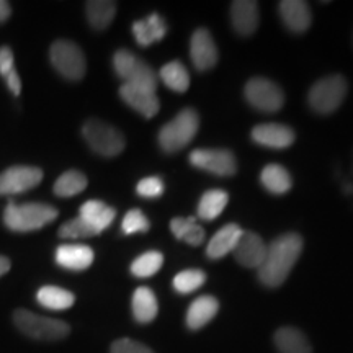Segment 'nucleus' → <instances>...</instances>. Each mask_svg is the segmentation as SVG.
I'll use <instances>...</instances> for the list:
<instances>
[{"instance_id":"f257e3e1","label":"nucleus","mask_w":353,"mask_h":353,"mask_svg":"<svg viewBox=\"0 0 353 353\" xmlns=\"http://www.w3.org/2000/svg\"><path fill=\"white\" fill-rule=\"evenodd\" d=\"M303 252V239L296 232H288L267 245V255L259 267V280L268 288H278L286 281Z\"/></svg>"},{"instance_id":"f03ea898","label":"nucleus","mask_w":353,"mask_h":353,"mask_svg":"<svg viewBox=\"0 0 353 353\" xmlns=\"http://www.w3.org/2000/svg\"><path fill=\"white\" fill-rule=\"evenodd\" d=\"M57 210L46 203H25L17 205L10 201L3 211V224L15 232L38 231L57 218Z\"/></svg>"},{"instance_id":"7ed1b4c3","label":"nucleus","mask_w":353,"mask_h":353,"mask_svg":"<svg viewBox=\"0 0 353 353\" xmlns=\"http://www.w3.org/2000/svg\"><path fill=\"white\" fill-rule=\"evenodd\" d=\"M200 128V118L193 108H185L159 131V144L165 152H179L192 143Z\"/></svg>"},{"instance_id":"20e7f679","label":"nucleus","mask_w":353,"mask_h":353,"mask_svg":"<svg viewBox=\"0 0 353 353\" xmlns=\"http://www.w3.org/2000/svg\"><path fill=\"white\" fill-rule=\"evenodd\" d=\"M13 322L21 332L34 339V341H63L70 332V327L64 321L38 316L32 311H26V309H17L13 312Z\"/></svg>"},{"instance_id":"39448f33","label":"nucleus","mask_w":353,"mask_h":353,"mask_svg":"<svg viewBox=\"0 0 353 353\" xmlns=\"http://www.w3.org/2000/svg\"><path fill=\"white\" fill-rule=\"evenodd\" d=\"M113 68L118 77H121L128 85L145 88L156 92L159 85V76L151 65L132 54L128 50H120L113 56Z\"/></svg>"},{"instance_id":"423d86ee","label":"nucleus","mask_w":353,"mask_h":353,"mask_svg":"<svg viewBox=\"0 0 353 353\" xmlns=\"http://www.w3.org/2000/svg\"><path fill=\"white\" fill-rule=\"evenodd\" d=\"M347 88L348 85L345 77L341 76V74L321 79L309 90V107L321 114L334 113L345 100Z\"/></svg>"},{"instance_id":"0eeeda50","label":"nucleus","mask_w":353,"mask_h":353,"mask_svg":"<svg viewBox=\"0 0 353 353\" xmlns=\"http://www.w3.org/2000/svg\"><path fill=\"white\" fill-rule=\"evenodd\" d=\"M82 136L92 151L103 157H114L125 149V138L117 128L100 120H88L82 126Z\"/></svg>"},{"instance_id":"6e6552de","label":"nucleus","mask_w":353,"mask_h":353,"mask_svg":"<svg viewBox=\"0 0 353 353\" xmlns=\"http://www.w3.org/2000/svg\"><path fill=\"white\" fill-rule=\"evenodd\" d=\"M51 64L68 81H81L85 76V56L76 43L68 39L54 41L50 51Z\"/></svg>"},{"instance_id":"1a4fd4ad","label":"nucleus","mask_w":353,"mask_h":353,"mask_svg":"<svg viewBox=\"0 0 353 353\" xmlns=\"http://www.w3.org/2000/svg\"><path fill=\"white\" fill-rule=\"evenodd\" d=\"M244 94L250 107L259 110V112L275 113L285 103L283 90L275 82L263 77L250 79L247 82Z\"/></svg>"},{"instance_id":"9d476101","label":"nucleus","mask_w":353,"mask_h":353,"mask_svg":"<svg viewBox=\"0 0 353 353\" xmlns=\"http://www.w3.org/2000/svg\"><path fill=\"white\" fill-rule=\"evenodd\" d=\"M190 164L218 176H232L237 172L236 156L229 149H196L190 154Z\"/></svg>"},{"instance_id":"9b49d317","label":"nucleus","mask_w":353,"mask_h":353,"mask_svg":"<svg viewBox=\"0 0 353 353\" xmlns=\"http://www.w3.org/2000/svg\"><path fill=\"white\" fill-rule=\"evenodd\" d=\"M43 180V170L38 167L15 165L0 174V195H17L38 187Z\"/></svg>"},{"instance_id":"f8f14e48","label":"nucleus","mask_w":353,"mask_h":353,"mask_svg":"<svg viewBox=\"0 0 353 353\" xmlns=\"http://www.w3.org/2000/svg\"><path fill=\"white\" fill-rule=\"evenodd\" d=\"M190 57H192L195 69L201 72L214 68L218 63V48H216L214 39L208 30L200 28L193 33L190 39Z\"/></svg>"},{"instance_id":"ddd939ff","label":"nucleus","mask_w":353,"mask_h":353,"mask_svg":"<svg viewBox=\"0 0 353 353\" xmlns=\"http://www.w3.org/2000/svg\"><path fill=\"white\" fill-rule=\"evenodd\" d=\"M234 259L245 268H257L263 263L267 255V245L262 237L255 232H242L239 242L232 250Z\"/></svg>"},{"instance_id":"4468645a","label":"nucleus","mask_w":353,"mask_h":353,"mask_svg":"<svg viewBox=\"0 0 353 353\" xmlns=\"http://www.w3.org/2000/svg\"><path fill=\"white\" fill-rule=\"evenodd\" d=\"M255 143L268 149H286L294 143V131L281 123H265L252 130Z\"/></svg>"},{"instance_id":"2eb2a0df","label":"nucleus","mask_w":353,"mask_h":353,"mask_svg":"<svg viewBox=\"0 0 353 353\" xmlns=\"http://www.w3.org/2000/svg\"><path fill=\"white\" fill-rule=\"evenodd\" d=\"M120 97L126 105H130L134 112L143 114L144 118H154L159 108H161L156 92L145 90V88L123 83L120 88Z\"/></svg>"},{"instance_id":"dca6fc26","label":"nucleus","mask_w":353,"mask_h":353,"mask_svg":"<svg viewBox=\"0 0 353 353\" xmlns=\"http://www.w3.org/2000/svg\"><path fill=\"white\" fill-rule=\"evenodd\" d=\"M94 250L83 244H63L56 250V262L65 270H87L94 263Z\"/></svg>"},{"instance_id":"f3484780","label":"nucleus","mask_w":353,"mask_h":353,"mask_svg":"<svg viewBox=\"0 0 353 353\" xmlns=\"http://www.w3.org/2000/svg\"><path fill=\"white\" fill-rule=\"evenodd\" d=\"M281 20L286 28L293 33H304L311 26L312 15L307 2L303 0H283L278 3Z\"/></svg>"},{"instance_id":"a211bd4d","label":"nucleus","mask_w":353,"mask_h":353,"mask_svg":"<svg viewBox=\"0 0 353 353\" xmlns=\"http://www.w3.org/2000/svg\"><path fill=\"white\" fill-rule=\"evenodd\" d=\"M231 21L234 30L242 37H250L259 28V3L252 0H236L231 3Z\"/></svg>"},{"instance_id":"6ab92c4d","label":"nucleus","mask_w":353,"mask_h":353,"mask_svg":"<svg viewBox=\"0 0 353 353\" xmlns=\"http://www.w3.org/2000/svg\"><path fill=\"white\" fill-rule=\"evenodd\" d=\"M242 228L237 226V224H226L224 228H221L218 232L211 237L208 242V247H206V255L210 259H223L224 255L231 254L234 247L237 245L241 236H242Z\"/></svg>"},{"instance_id":"aec40b11","label":"nucleus","mask_w":353,"mask_h":353,"mask_svg":"<svg viewBox=\"0 0 353 353\" xmlns=\"http://www.w3.org/2000/svg\"><path fill=\"white\" fill-rule=\"evenodd\" d=\"M167 33V23L157 13H152L148 19L138 20L132 23V34L139 46H151V44L161 41Z\"/></svg>"},{"instance_id":"412c9836","label":"nucleus","mask_w":353,"mask_h":353,"mask_svg":"<svg viewBox=\"0 0 353 353\" xmlns=\"http://www.w3.org/2000/svg\"><path fill=\"white\" fill-rule=\"evenodd\" d=\"M218 299L210 296V294H203V296L196 298L195 301L190 304L187 317H185L188 329L200 330L201 327H205V325L218 314Z\"/></svg>"},{"instance_id":"4be33fe9","label":"nucleus","mask_w":353,"mask_h":353,"mask_svg":"<svg viewBox=\"0 0 353 353\" xmlns=\"http://www.w3.org/2000/svg\"><path fill=\"white\" fill-rule=\"evenodd\" d=\"M117 211L107 203L99 200H88L81 206V218L90 226L97 234L105 231L113 223Z\"/></svg>"},{"instance_id":"5701e85b","label":"nucleus","mask_w":353,"mask_h":353,"mask_svg":"<svg viewBox=\"0 0 353 353\" xmlns=\"http://www.w3.org/2000/svg\"><path fill=\"white\" fill-rule=\"evenodd\" d=\"M159 304L156 294L148 286H139L132 294V316L141 324H149L156 319Z\"/></svg>"},{"instance_id":"b1692460","label":"nucleus","mask_w":353,"mask_h":353,"mask_svg":"<svg viewBox=\"0 0 353 353\" xmlns=\"http://www.w3.org/2000/svg\"><path fill=\"white\" fill-rule=\"evenodd\" d=\"M275 345L280 353H312L306 335L294 327L278 329L275 332Z\"/></svg>"},{"instance_id":"393cba45","label":"nucleus","mask_w":353,"mask_h":353,"mask_svg":"<svg viewBox=\"0 0 353 353\" xmlns=\"http://www.w3.org/2000/svg\"><path fill=\"white\" fill-rule=\"evenodd\" d=\"M260 182L273 195H283L293 187L290 172L280 164H268L260 174Z\"/></svg>"},{"instance_id":"a878e982","label":"nucleus","mask_w":353,"mask_h":353,"mask_svg":"<svg viewBox=\"0 0 353 353\" xmlns=\"http://www.w3.org/2000/svg\"><path fill=\"white\" fill-rule=\"evenodd\" d=\"M87 20L92 28L101 30L108 28L117 15V3L110 2V0H90L85 3Z\"/></svg>"},{"instance_id":"bb28decb","label":"nucleus","mask_w":353,"mask_h":353,"mask_svg":"<svg viewBox=\"0 0 353 353\" xmlns=\"http://www.w3.org/2000/svg\"><path fill=\"white\" fill-rule=\"evenodd\" d=\"M170 231L176 239L185 241L190 245H200L205 241V229L198 226L195 216L174 218L170 221Z\"/></svg>"},{"instance_id":"cd10ccee","label":"nucleus","mask_w":353,"mask_h":353,"mask_svg":"<svg viewBox=\"0 0 353 353\" xmlns=\"http://www.w3.org/2000/svg\"><path fill=\"white\" fill-rule=\"evenodd\" d=\"M37 299L41 306L52 309V311H64L76 303V296L59 286H43L38 290Z\"/></svg>"},{"instance_id":"c85d7f7f","label":"nucleus","mask_w":353,"mask_h":353,"mask_svg":"<svg viewBox=\"0 0 353 353\" xmlns=\"http://www.w3.org/2000/svg\"><path fill=\"white\" fill-rule=\"evenodd\" d=\"M229 196L224 190L213 188L208 190L198 203V216L205 221H213L223 213L228 206Z\"/></svg>"},{"instance_id":"c756f323","label":"nucleus","mask_w":353,"mask_h":353,"mask_svg":"<svg viewBox=\"0 0 353 353\" xmlns=\"http://www.w3.org/2000/svg\"><path fill=\"white\" fill-rule=\"evenodd\" d=\"M159 77L170 90L179 92V94L187 92L190 87V76L180 61H172V63L165 64L159 72Z\"/></svg>"},{"instance_id":"7c9ffc66","label":"nucleus","mask_w":353,"mask_h":353,"mask_svg":"<svg viewBox=\"0 0 353 353\" xmlns=\"http://www.w3.org/2000/svg\"><path fill=\"white\" fill-rule=\"evenodd\" d=\"M87 176L79 170L64 172L54 183V193L61 198L76 196L87 188Z\"/></svg>"},{"instance_id":"2f4dec72","label":"nucleus","mask_w":353,"mask_h":353,"mask_svg":"<svg viewBox=\"0 0 353 353\" xmlns=\"http://www.w3.org/2000/svg\"><path fill=\"white\" fill-rule=\"evenodd\" d=\"M162 263H164V255L161 252L156 250L145 252L131 263V273L138 278H149L161 270Z\"/></svg>"},{"instance_id":"473e14b6","label":"nucleus","mask_w":353,"mask_h":353,"mask_svg":"<svg viewBox=\"0 0 353 353\" xmlns=\"http://www.w3.org/2000/svg\"><path fill=\"white\" fill-rule=\"evenodd\" d=\"M205 281H206L205 272L183 270L180 272L179 275H175L172 285H174V290L176 293L188 294V293H193V291H196L198 288H201V286L205 285Z\"/></svg>"},{"instance_id":"72a5a7b5","label":"nucleus","mask_w":353,"mask_h":353,"mask_svg":"<svg viewBox=\"0 0 353 353\" xmlns=\"http://www.w3.org/2000/svg\"><path fill=\"white\" fill-rule=\"evenodd\" d=\"M97 232L83 221L81 216L74 218L64 223L59 228V237L61 239H87V237H94Z\"/></svg>"},{"instance_id":"f704fd0d","label":"nucleus","mask_w":353,"mask_h":353,"mask_svg":"<svg viewBox=\"0 0 353 353\" xmlns=\"http://www.w3.org/2000/svg\"><path fill=\"white\" fill-rule=\"evenodd\" d=\"M149 228H151L149 219L145 218L141 210L128 211L121 223V229L126 236H130V234H136V232H148Z\"/></svg>"},{"instance_id":"c9c22d12","label":"nucleus","mask_w":353,"mask_h":353,"mask_svg":"<svg viewBox=\"0 0 353 353\" xmlns=\"http://www.w3.org/2000/svg\"><path fill=\"white\" fill-rule=\"evenodd\" d=\"M138 195L144 198H159L164 193V182L159 176H145L138 183Z\"/></svg>"},{"instance_id":"e433bc0d","label":"nucleus","mask_w":353,"mask_h":353,"mask_svg":"<svg viewBox=\"0 0 353 353\" xmlns=\"http://www.w3.org/2000/svg\"><path fill=\"white\" fill-rule=\"evenodd\" d=\"M112 353H154V352L148 345L132 341V339H120V341L113 342Z\"/></svg>"},{"instance_id":"4c0bfd02","label":"nucleus","mask_w":353,"mask_h":353,"mask_svg":"<svg viewBox=\"0 0 353 353\" xmlns=\"http://www.w3.org/2000/svg\"><path fill=\"white\" fill-rule=\"evenodd\" d=\"M15 69V57L8 46H0V76L7 77Z\"/></svg>"},{"instance_id":"58836bf2","label":"nucleus","mask_w":353,"mask_h":353,"mask_svg":"<svg viewBox=\"0 0 353 353\" xmlns=\"http://www.w3.org/2000/svg\"><path fill=\"white\" fill-rule=\"evenodd\" d=\"M6 81H7L8 90H10L15 97H19L21 94V81H20V76L17 74L15 69L8 74V76L6 77Z\"/></svg>"},{"instance_id":"ea45409f","label":"nucleus","mask_w":353,"mask_h":353,"mask_svg":"<svg viewBox=\"0 0 353 353\" xmlns=\"http://www.w3.org/2000/svg\"><path fill=\"white\" fill-rule=\"evenodd\" d=\"M12 15V7L7 0H0V23H6Z\"/></svg>"},{"instance_id":"a19ab883","label":"nucleus","mask_w":353,"mask_h":353,"mask_svg":"<svg viewBox=\"0 0 353 353\" xmlns=\"http://www.w3.org/2000/svg\"><path fill=\"white\" fill-rule=\"evenodd\" d=\"M10 267H12L10 260H8L7 257H3V255H0V276L6 275V273L10 270Z\"/></svg>"},{"instance_id":"79ce46f5","label":"nucleus","mask_w":353,"mask_h":353,"mask_svg":"<svg viewBox=\"0 0 353 353\" xmlns=\"http://www.w3.org/2000/svg\"><path fill=\"white\" fill-rule=\"evenodd\" d=\"M345 192H347V193H353V185H347Z\"/></svg>"}]
</instances>
